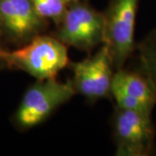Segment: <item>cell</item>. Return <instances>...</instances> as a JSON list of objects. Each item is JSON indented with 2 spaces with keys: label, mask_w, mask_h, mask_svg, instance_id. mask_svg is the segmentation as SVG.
<instances>
[{
  "label": "cell",
  "mask_w": 156,
  "mask_h": 156,
  "mask_svg": "<svg viewBox=\"0 0 156 156\" xmlns=\"http://www.w3.org/2000/svg\"><path fill=\"white\" fill-rule=\"evenodd\" d=\"M139 0H111L103 13L104 44L111 56L115 70L122 69L135 50L134 30Z\"/></svg>",
  "instance_id": "obj_4"
},
{
  "label": "cell",
  "mask_w": 156,
  "mask_h": 156,
  "mask_svg": "<svg viewBox=\"0 0 156 156\" xmlns=\"http://www.w3.org/2000/svg\"><path fill=\"white\" fill-rule=\"evenodd\" d=\"M0 57L8 69L22 70L37 80L56 78L69 62L67 46L44 34L13 50L0 47Z\"/></svg>",
  "instance_id": "obj_1"
},
{
  "label": "cell",
  "mask_w": 156,
  "mask_h": 156,
  "mask_svg": "<svg viewBox=\"0 0 156 156\" xmlns=\"http://www.w3.org/2000/svg\"><path fill=\"white\" fill-rule=\"evenodd\" d=\"M113 134L118 156H147L155 148L152 115L115 108Z\"/></svg>",
  "instance_id": "obj_5"
},
{
  "label": "cell",
  "mask_w": 156,
  "mask_h": 156,
  "mask_svg": "<svg viewBox=\"0 0 156 156\" xmlns=\"http://www.w3.org/2000/svg\"><path fill=\"white\" fill-rule=\"evenodd\" d=\"M4 69H8V67L5 61L0 57V70H4Z\"/></svg>",
  "instance_id": "obj_11"
},
{
  "label": "cell",
  "mask_w": 156,
  "mask_h": 156,
  "mask_svg": "<svg viewBox=\"0 0 156 156\" xmlns=\"http://www.w3.org/2000/svg\"><path fill=\"white\" fill-rule=\"evenodd\" d=\"M110 95L117 108L152 115L156 95L142 73L120 69L115 70Z\"/></svg>",
  "instance_id": "obj_8"
},
{
  "label": "cell",
  "mask_w": 156,
  "mask_h": 156,
  "mask_svg": "<svg viewBox=\"0 0 156 156\" xmlns=\"http://www.w3.org/2000/svg\"><path fill=\"white\" fill-rule=\"evenodd\" d=\"M76 1H80V0H64V2L69 5V4H70V3H73V2H76Z\"/></svg>",
  "instance_id": "obj_12"
},
{
  "label": "cell",
  "mask_w": 156,
  "mask_h": 156,
  "mask_svg": "<svg viewBox=\"0 0 156 156\" xmlns=\"http://www.w3.org/2000/svg\"><path fill=\"white\" fill-rule=\"evenodd\" d=\"M40 17L45 20H51L56 25L61 22L68 5L64 0H30Z\"/></svg>",
  "instance_id": "obj_10"
},
{
  "label": "cell",
  "mask_w": 156,
  "mask_h": 156,
  "mask_svg": "<svg viewBox=\"0 0 156 156\" xmlns=\"http://www.w3.org/2000/svg\"><path fill=\"white\" fill-rule=\"evenodd\" d=\"M76 95L72 82L56 78L37 80L26 89L11 122L20 131H26L44 122L53 112Z\"/></svg>",
  "instance_id": "obj_2"
},
{
  "label": "cell",
  "mask_w": 156,
  "mask_h": 156,
  "mask_svg": "<svg viewBox=\"0 0 156 156\" xmlns=\"http://www.w3.org/2000/svg\"><path fill=\"white\" fill-rule=\"evenodd\" d=\"M47 20L40 17L30 0H0V40L19 47L42 34Z\"/></svg>",
  "instance_id": "obj_7"
},
{
  "label": "cell",
  "mask_w": 156,
  "mask_h": 156,
  "mask_svg": "<svg viewBox=\"0 0 156 156\" xmlns=\"http://www.w3.org/2000/svg\"><path fill=\"white\" fill-rule=\"evenodd\" d=\"M138 51L141 73L156 95V28L135 45Z\"/></svg>",
  "instance_id": "obj_9"
},
{
  "label": "cell",
  "mask_w": 156,
  "mask_h": 156,
  "mask_svg": "<svg viewBox=\"0 0 156 156\" xmlns=\"http://www.w3.org/2000/svg\"><path fill=\"white\" fill-rule=\"evenodd\" d=\"M0 47H3V45H2V42H1V40H0Z\"/></svg>",
  "instance_id": "obj_13"
},
{
  "label": "cell",
  "mask_w": 156,
  "mask_h": 156,
  "mask_svg": "<svg viewBox=\"0 0 156 156\" xmlns=\"http://www.w3.org/2000/svg\"><path fill=\"white\" fill-rule=\"evenodd\" d=\"M56 28L55 37L67 47L90 51L104 44V15L80 1L68 5Z\"/></svg>",
  "instance_id": "obj_3"
},
{
  "label": "cell",
  "mask_w": 156,
  "mask_h": 156,
  "mask_svg": "<svg viewBox=\"0 0 156 156\" xmlns=\"http://www.w3.org/2000/svg\"><path fill=\"white\" fill-rule=\"evenodd\" d=\"M68 67L73 73L71 80L76 94L95 101L110 95L115 68L106 44L93 56L82 61L69 62Z\"/></svg>",
  "instance_id": "obj_6"
}]
</instances>
